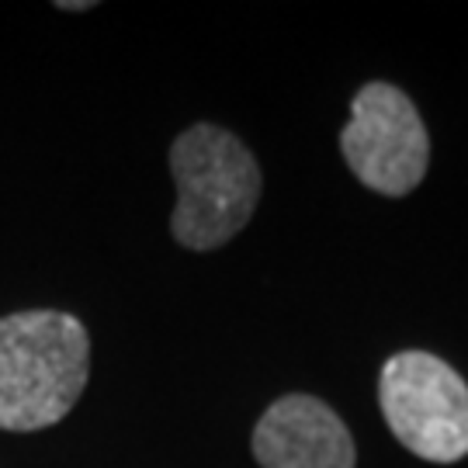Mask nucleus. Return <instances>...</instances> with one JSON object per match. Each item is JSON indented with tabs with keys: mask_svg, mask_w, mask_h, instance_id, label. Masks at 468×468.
Here are the masks:
<instances>
[{
	"mask_svg": "<svg viewBox=\"0 0 468 468\" xmlns=\"http://www.w3.org/2000/svg\"><path fill=\"white\" fill-rule=\"evenodd\" d=\"M261 468H354V441L344 420L313 396H282L253 431Z\"/></svg>",
	"mask_w": 468,
	"mask_h": 468,
	"instance_id": "5",
	"label": "nucleus"
},
{
	"mask_svg": "<svg viewBox=\"0 0 468 468\" xmlns=\"http://www.w3.org/2000/svg\"><path fill=\"white\" fill-rule=\"evenodd\" d=\"M340 150L361 185L399 198L423 181L431 139L413 101L392 84H368L351 101V122L340 133Z\"/></svg>",
	"mask_w": 468,
	"mask_h": 468,
	"instance_id": "4",
	"label": "nucleus"
},
{
	"mask_svg": "<svg viewBox=\"0 0 468 468\" xmlns=\"http://www.w3.org/2000/svg\"><path fill=\"white\" fill-rule=\"evenodd\" d=\"M378 402L388 431L417 458L452 465L468 454V385L437 354L402 351L388 357Z\"/></svg>",
	"mask_w": 468,
	"mask_h": 468,
	"instance_id": "3",
	"label": "nucleus"
},
{
	"mask_svg": "<svg viewBox=\"0 0 468 468\" xmlns=\"http://www.w3.org/2000/svg\"><path fill=\"white\" fill-rule=\"evenodd\" d=\"M90 371L80 319L32 309L0 319V431L32 434L67 417Z\"/></svg>",
	"mask_w": 468,
	"mask_h": 468,
	"instance_id": "1",
	"label": "nucleus"
},
{
	"mask_svg": "<svg viewBox=\"0 0 468 468\" xmlns=\"http://www.w3.org/2000/svg\"><path fill=\"white\" fill-rule=\"evenodd\" d=\"M170 170L177 181L174 239L187 250L229 243L261 201V170L250 150L218 125H191L174 139Z\"/></svg>",
	"mask_w": 468,
	"mask_h": 468,
	"instance_id": "2",
	"label": "nucleus"
}]
</instances>
